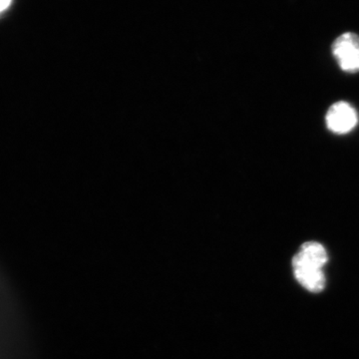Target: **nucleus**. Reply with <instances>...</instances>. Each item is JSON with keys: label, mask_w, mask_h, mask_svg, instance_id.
Instances as JSON below:
<instances>
[{"label": "nucleus", "mask_w": 359, "mask_h": 359, "mask_svg": "<svg viewBox=\"0 0 359 359\" xmlns=\"http://www.w3.org/2000/svg\"><path fill=\"white\" fill-rule=\"evenodd\" d=\"M292 268L295 278L304 289L314 294L323 292L325 289V276L323 269L309 263L299 252L292 259Z\"/></svg>", "instance_id": "3"}, {"label": "nucleus", "mask_w": 359, "mask_h": 359, "mask_svg": "<svg viewBox=\"0 0 359 359\" xmlns=\"http://www.w3.org/2000/svg\"><path fill=\"white\" fill-rule=\"evenodd\" d=\"M299 254L309 263L323 269L327 263V252L325 247L318 242H306L302 245Z\"/></svg>", "instance_id": "4"}, {"label": "nucleus", "mask_w": 359, "mask_h": 359, "mask_svg": "<svg viewBox=\"0 0 359 359\" xmlns=\"http://www.w3.org/2000/svg\"><path fill=\"white\" fill-rule=\"evenodd\" d=\"M11 2H13V0H0V14L11 6Z\"/></svg>", "instance_id": "5"}, {"label": "nucleus", "mask_w": 359, "mask_h": 359, "mask_svg": "<svg viewBox=\"0 0 359 359\" xmlns=\"http://www.w3.org/2000/svg\"><path fill=\"white\" fill-rule=\"evenodd\" d=\"M325 122L332 133L344 135L353 131L358 124V111L351 104L339 101L327 110Z\"/></svg>", "instance_id": "2"}, {"label": "nucleus", "mask_w": 359, "mask_h": 359, "mask_svg": "<svg viewBox=\"0 0 359 359\" xmlns=\"http://www.w3.org/2000/svg\"><path fill=\"white\" fill-rule=\"evenodd\" d=\"M332 51L340 69L347 73L359 72V35L344 33L334 40Z\"/></svg>", "instance_id": "1"}]
</instances>
